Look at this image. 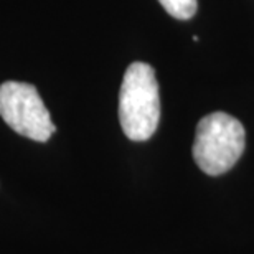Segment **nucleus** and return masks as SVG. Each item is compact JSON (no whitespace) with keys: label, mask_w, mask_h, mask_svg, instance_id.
Wrapping results in <instances>:
<instances>
[{"label":"nucleus","mask_w":254,"mask_h":254,"mask_svg":"<svg viewBox=\"0 0 254 254\" xmlns=\"http://www.w3.org/2000/svg\"><path fill=\"white\" fill-rule=\"evenodd\" d=\"M0 118L17 134L35 142H47L57 130L43 99L30 83L0 84Z\"/></svg>","instance_id":"nucleus-3"},{"label":"nucleus","mask_w":254,"mask_h":254,"mask_svg":"<svg viewBox=\"0 0 254 254\" xmlns=\"http://www.w3.org/2000/svg\"><path fill=\"white\" fill-rule=\"evenodd\" d=\"M165 12L177 20H190L196 13V0H159Z\"/></svg>","instance_id":"nucleus-4"},{"label":"nucleus","mask_w":254,"mask_h":254,"mask_svg":"<svg viewBox=\"0 0 254 254\" xmlns=\"http://www.w3.org/2000/svg\"><path fill=\"white\" fill-rule=\"evenodd\" d=\"M160 121V94L155 71L135 62L126 69L119 91V123L127 139L149 140Z\"/></svg>","instance_id":"nucleus-1"},{"label":"nucleus","mask_w":254,"mask_h":254,"mask_svg":"<svg viewBox=\"0 0 254 254\" xmlns=\"http://www.w3.org/2000/svg\"><path fill=\"white\" fill-rule=\"evenodd\" d=\"M243 124L226 113H213L200 119L193 142V159L206 175L231 170L245 152Z\"/></svg>","instance_id":"nucleus-2"}]
</instances>
